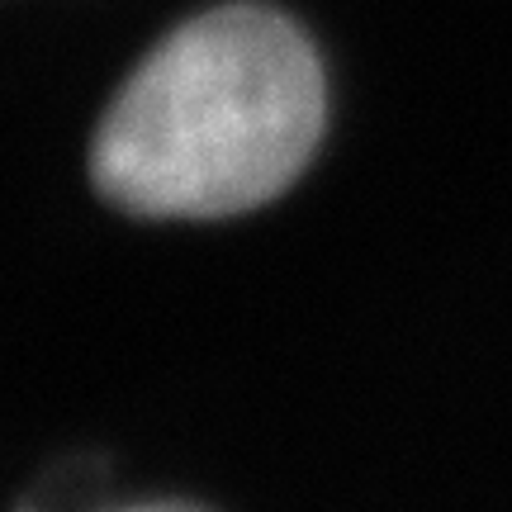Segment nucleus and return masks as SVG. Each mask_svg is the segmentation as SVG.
<instances>
[{
  "instance_id": "obj_1",
  "label": "nucleus",
  "mask_w": 512,
  "mask_h": 512,
  "mask_svg": "<svg viewBox=\"0 0 512 512\" xmlns=\"http://www.w3.org/2000/svg\"><path fill=\"white\" fill-rule=\"evenodd\" d=\"M323 138V67L290 19L233 5L185 24L114 95L95 190L138 219H228L285 195Z\"/></svg>"
},
{
  "instance_id": "obj_2",
  "label": "nucleus",
  "mask_w": 512,
  "mask_h": 512,
  "mask_svg": "<svg viewBox=\"0 0 512 512\" xmlns=\"http://www.w3.org/2000/svg\"><path fill=\"white\" fill-rule=\"evenodd\" d=\"M114 512H204V508H195V503H128V508H114Z\"/></svg>"
}]
</instances>
